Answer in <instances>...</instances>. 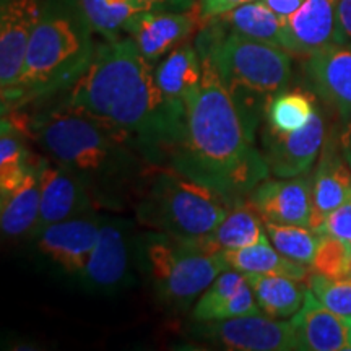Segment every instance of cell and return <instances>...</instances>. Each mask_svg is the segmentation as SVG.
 Segmentation results:
<instances>
[{
    "label": "cell",
    "mask_w": 351,
    "mask_h": 351,
    "mask_svg": "<svg viewBox=\"0 0 351 351\" xmlns=\"http://www.w3.org/2000/svg\"><path fill=\"white\" fill-rule=\"evenodd\" d=\"M142 254L158 296L176 307L187 306L228 270L221 252H205L195 243L163 232L145 236Z\"/></svg>",
    "instance_id": "obj_7"
},
{
    "label": "cell",
    "mask_w": 351,
    "mask_h": 351,
    "mask_svg": "<svg viewBox=\"0 0 351 351\" xmlns=\"http://www.w3.org/2000/svg\"><path fill=\"white\" fill-rule=\"evenodd\" d=\"M298 350L351 351V317L333 313L307 288L301 309L291 319Z\"/></svg>",
    "instance_id": "obj_18"
},
{
    "label": "cell",
    "mask_w": 351,
    "mask_h": 351,
    "mask_svg": "<svg viewBox=\"0 0 351 351\" xmlns=\"http://www.w3.org/2000/svg\"><path fill=\"white\" fill-rule=\"evenodd\" d=\"M93 33L78 0L44 3L26 51L19 85L2 103L3 112L72 86L93 60Z\"/></svg>",
    "instance_id": "obj_4"
},
{
    "label": "cell",
    "mask_w": 351,
    "mask_h": 351,
    "mask_svg": "<svg viewBox=\"0 0 351 351\" xmlns=\"http://www.w3.org/2000/svg\"><path fill=\"white\" fill-rule=\"evenodd\" d=\"M26 135L49 160L77 174L95 200L109 205L117 192L147 176V165H152L129 138L67 104L28 119Z\"/></svg>",
    "instance_id": "obj_3"
},
{
    "label": "cell",
    "mask_w": 351,
    "mask_h": 351,
    "mask_svg": "<svg viewBox=\"0 0 351 351\" xmlns=\"http://www.w3.org/2000/svg\"><path fill=\"white\" fill-rule=\"evenodd\" d=\"M339 145H340L341 155H343L345 161L348 163V166L351 168V121L346 122V124H345V129L340 135Z\"/></svg>",
    "instance_id": "obj_37"
},
{
    "label": "cell",
    "mask_w": 351,
    "mask_h": 351,
    "mask_svg": "<svg viewBox=\"0 0 351 351\" xmlns=\"http://www.w3.org/2000/svg\"><path fill=\"white\" fill-rule=\"evenodd\" d=\"M155 78L161 93L169 103L186 108L189 99L202 82V59L191 44L178 46L156 65Z\"/></svg>",
    "instance_id": "obj_22"
},
{
    "label": "cell",
    "mask_w": 351,
    "mask_h": 351,
    "mask_svg": "<svg viewBox=\"0 0 351 351\" xmlns=\"http://www.w3.org/2000/svg\"><path fill=\"white\" fill-rule=\"evenodd\" d=\"M202 19V7L200 10L192 8L187 12L147 10L132 16L124 32L145 59L155 64L178 46L187 43Z\"/></svg>",
    "instance_id": "obj_13"
},
{
    "label": "cell",
    "mask_w": 351,
    "mask_h": 351,
    "mask_svg": "<svg viewBox=\"0 0 351 351\" xmlns=\"http://www.w3.org/2000/svg\"><path fill=\"white\" fill-rule=\"evenodd\" d=\"M315 112V99L307 91H282L270 101L267 108V124L278 132H295L302 129Z\"/></svg>",
    "instance_id": "obj_26"
},
{
    "label": "cell",
    "mask_w": 351,
    "mask_h": 351,
    "mask_svg": "<svg viewBox=\"0 0 351 351\" xmlns=\"http://www.w3.org/2000/svg\"><path fill=\"white\" fill-rule=\"evenodd\" d=\"M339 44L351 47V0H339Z\"/></svg>",
    "instance_id": "obj_35"
},
{
    "label": "cell",
    "mask_w": 351,
    "mask_h": 351,
    "mask_svg": "<svg viewBox=\"0 0 351 351\" xmlns=\"http://www.w3.org/2000/svg\"><path fill=\"white\" fill-rule=\"evenodd\" d=\"M44 5L39 0H2L0 8V85L2 103L19 85L26 51L41 19Z\"/></svg>",
    "instance_id": "obj_9"
},
{
    "label": "cell",
    "mask_w": 351,
    "mask_h": 351,
    "mask_svg": "<svg viewBox=\"0 0 351 351\" xmlns=\"http://www.w3.org/2000/svg\"><path fill=\"white\" fill-rule=\"evenodd\" d=\"M145 2L148 3V7H150L152 10H156V8L166 5V3H171V5H174V0H145Z\"/></svg>",
    "instance_id": "obj_38"
},
{
    "label": "cell",
    "mask_w": 351,
    "mask_h": 351,
    "mask_svg": "<svg viewBox=\"0 0 351 351\" xmlns=\"http://www.w3.org/2000/svg\"><path fill=\"white\" fill-rule=\"evenodd\" d=\"M269 239L261 213L251 200H243L234 205L223 221L210 234L197 241L202 251L218 254L225 251L247 247Z\"/></svg>",
    "instance_id": "obj_20"
},
{
    "label": "cell",
    "mask_w": 351,
    "mask_h": 351,
    "mask_svg": "<svg viewBox=\"0 0 351 351\" xmlns=\"http://www.w3.org/2000/svg\"><path fill=\"white\" fill-rule=\"evenodd\" d=\"M319 234L332 236V238L351 243V197L328 215Z\"/></svg>",
    "instance_id": "obj_33"
},
{
    "label": "cell",
    "mask_w": 351,
    "mask_h": 351,
    "mask_svg": "<svg viewBox=\"0 0 351 351\" xmlns=\"http://www.w3.org/2000/svg\"><path fill=\"white\" fill-rule=\"evenodd\" d=\"M215 20H218L219 25L228 28V32L283 47L287 19L276 15L262 0L232 8Z\"/></svg>",
    "instance_id": "obj_24"
},
{
    "label": "cell",
    "mask_w": 351,
    "mask_h": 351,
    "mask_svg": "<svg viewBox=\"0 0 351 351\" xmlns=\"http://www.w3.org/2000/svg\"><path fill=\"white\" fill-rule=\"evenodd\" d=\"M251 2H256V0H202V15H204V19H217V16L232 10V8H238Z\"/></svg>",
    "instance_id": "obj_34"
},
{
    "label": "cell",
    "mask_w": 351,
    "mask_h": 351,
    "mask_svg": "<svg viewBox=\"0 0 351 351\" xmlns=\"http://www.w3.org/2000/svg\"><path fill=\"white\" fill-rule=\"evenodd\" d=\"M221 254L228 265V270H236L241 271V274L282 275L304 282L313 271L311 267L302 265L300 262L282 256L274 247V244L270 243V239L247 245V247L243 249H236V251H225Z\"/></svg>",
    "instance_id": "obj_23"
},
{
    "label": "cell",
    "mask_w": 351,
    "mask_h": 351,
    "mask_svg": "<svg viewBox=\"0 0 351 351\" xmlns=\"http://www.w3.org/2000/svg\"><path fill=\"white\" fill-rule=\"evenodd\" d=\"M307 282L311 291L324 306L343 317H351V275L330 278L311 271Z\"/></svg>",
    "instance_id": "obj_31"
},
{
    "label": "cell",
    "mask_w": 351,
    "mask_h": 351,
    "mask_svg": "<svg viewBox=\"0 0 351 351\" xmlns=\"http://www.w3.org/2000/svg\"><path fill=\"white\" fill-rule=\"evenodd\" d=\"M101 218L73 217L54 223L36 236L39 252L65 274L78 276L85 270L99 236Z\"/></svg>",
    "instance_id": "obj_14"
},
{
    "label": "cell",
    "mask_w": 351,
    "mask_h": 351,
    "mask_svg": "<svg viewBox=\"0 0 351 351\" xmlns=\"http://www.w3.org/2000/svg\"><path fill=\"white\" fill-rule=\"evenodd\" d=\"M245 282V274L236 270H225L219 274L215 282L205 289L204 295L197 301V304L192 311V317L197 322H208L215 319V314L218 313L219 307L230 300V298L238 291L241 285Z\"/></svg>",
    "instance_id": "obj_29"
},
{
    "label": "cell",
    "mask_w": 351,
    "mask_h": 351,
    "mask_svg": "<svg viewBox=\"0 0 351 351\" xmlns=\"http://www.w3.org/2000/svg\"><path fill=\"white\" fill-rule=\"evenodd\" d=\"M238 204L241 202L169 166L153 173L135 213L138 221L153 231L197 243L210 234Z\"/></svg>",
    "instance_id": "obj_6"
},
{
    "label": "cell",
    "mask_w": 351,
    "mask_h": 351,
    "mask_svg": "<svg viewBox=\"0 0 351 351\" xmlns=\"http://www.w3.org/2000/svg\"><path fill=\"white\" fill-rule=\"evenodd\" d=\"M199 54L202 82L186 101V132L169 158L171 168L212 186L234 202H243L265 181L270 168L254 148V138L212 57Z\"/></svg>",
    "instance_id": "obj_2"
},
{
    "label": "cell",
    "mask_w": 351,
    "mask_h": 351,
    "mask_svg": "<svg viewBox=\"0 0 351 351\" xmlns=\"http://www.w3.org/2000/svg\"><path fill=\"white\" fill-rule=\"evenodd\" d=\"M32 156L28 169L19 186L7 192L0 204V226L7 238H20L23 234H32L39 217L41 205V186H39V166L43 160L33 163Z\"/></svg>",
    "instance_id": "obj_21"
},
{
    "label": "cell",
    "mask_w": 351,
    "mask_h": 351,
    "mask_svg": "<svg viewBox=\"0 0 351 351\" xmlns=\"http://www.w3.org/2000/svg\"><path fill=\"white\" fill-rule=\"evenodd\" d=\"M39 186H41V205L36 226L32 236L64 219L82 217L96 204L86 184L65 166L52 160H43L39 166Z\"/></svg>",
    "instance_id": "obj_10"
},
{
    "label": "cell",
    "mask_w": 351,
    "mask_h": 351,
    "mask_svg": "<svg viewBox=\"0 0 351 351\" xmlns=\"http://www.w3.org/2000/svg\"><path fill=\"white\" fill-rule=\"evenodd\" d=\"M65 104L119 132L152 165L171 158L186 132V108L166 99L155 69L129 36L96 44Z\"/></svg>",
    "instance_id": "obj_1"
},
{
    "label": "cell",
    "mask_w": 351,
    "mask_h": 351,
    "mask_svg": "<svg viewBox=\"0 0 351 351\" xmlns=\"http://www.w3.org/2000/svg\"><path fill=\"white\" fill-rule=\"evenodd\" d=\"M313 178H280L262 181L249 195L263 221L309 226Z\"/></svg>",
    "instance_id": "obj_16"
},
{
    "label": "cell",
    "mask_w": 351,
    "mask_h": 351,
    "mask_svg": "<svg viewBox=\"0 0 351 351\" xmlns=\"http://www.w3.org/2000/svg\"><path fill=\"white\" fill-rule=\"evenodd\" d=\"M270 243L282 256L309 265L314 261L315 251L320 241V234L309 226L282 225V223L263 221Z\"/></svg>",
    "instance_id": "obj_27"
},
{
    "label": "cell",
    "mask_w": 351,
    "mask_h": 351,
    "mask_svg": "<svg viewBox=\"0 0 351 351\" xmlns=\"http://www.w3.org/2000/svg\"><path fill=\"white\" fill-rule=\"evenodd\" d=\"M262 2H265L276 15H280L282 19H288L302 5L304 0H262Z\"/></svg>",
    "instance_id": "obj_36"
},
{
    "label": "cell",
    "mask_w": 351,
    "mask_h": 351,
    "mask_svg": "<svg viewBox=\"0 0 351 351\" xmlns=\"http://www.w3.org/2000/svg\"><path fill=\"white\" fill-rule=\"evenodd\" d=\"M197 51L212 57L247 134L254 138L270 101L287 90L291 78L289 52L275 44L221 32L215 26L200 34Z\"/></svg>",
    "instance_id": "obj_5"
},
{
    "label": "cell",
    "mask_w": 351,
    "mask_h": 351,
    "mask_svg": "<svg viewBox=\"0 0 351 351\" xmlns=\"http://www.w3.org/2000/svg\"><path fill=\"white\" fill-rule=\"evenodd\" d=\"M326 140V127L322 116L315 109L311 121L295 132L263 130V158L270 173L278 178H296L307 174L313 168Z\"/></svg>",
    "instance_id": "obj_12"
},
{
    "label": "cell",
    "mask_w": 351,
    "mask_h": 351,
    "mask_svg": "<svg viewBox=\"0 0 351 351\" xmlns=\"http://www.w3.org/2000/svg\"><path fill=\"white\" fill-rule=\"evenodd\" d=\"M257 304L265 315L274 319L293 317L301 309L307 288L300 280L282 275L245 274Z\"/></svg>",
    "instance_id": "obj_25"
},
{
    "label": "cell",
    "mask_w": 351,
    "mask_h": 351,
    "mask_svg": "<svg viewBox=\"0 0 351 351\" xmlns=\"http://www.w3.org/2000/svg\"><path fill=\"white\" fill-rule=\"evenodd\" d=\"M351 168L341 155L340 145L328 138L324 145L317 169L313 176L309 228L319 234L333 210L350 199Z\"/></svg>",
    "instance_id": "obj_19"
},
{
    "label": "cell",
    "mask_w": 351,
    "mask_h": 351,
    "mask_svg": "<svg viewBox=\"0 0 351 351\" xmlns=\"http://www.w3.org/2000/svg\"><path fill=\"white\" fill-rule=\"evenodd\" d=\"M304 72L314 91L339 112L341 121H351V47L333 44L306 57Z\"/></svg>",
    "instance_id": "obj_17"
},
{
    "label": "cell",
    "mask_w": 351,
    "mask_h": 351,
    "mask_svg": "<svg viewBox=\"0 0 351 351\" xmlns=\"http://www.w3.org/2000/svg\"><path fill=\"white\" fill-rule=\"evenodd\" d=\"M129 267V223L121 218L101 219L98 241L85 270L77 278L88 291L112 293L124 285Z\"/></svg>",
    "instance_id": "obj_11"
},
{
    "label": "cell",
    "mask_w": 351,
    "mask_h": 351,
    "mask_svg": "<svg viewBox=\"0 0 351 351\" xmlns=\"http://www.w3.org/2000/svg\"><path fill=\"white\" fill-rule=\"evenodd\" d=\"M32 155L26 152L21 134L2 117L0 137V195L19 186L28 169Z\"/></svg>",
    "instance_id": "obj_28"
},
{
    "label": "cell",
    "mask_w": 351,
    "mask_h": 351,
    "mask_svg": "<svg viewBox=\"0 0 351 351\" xmlns=\"http://www.w3.org/2000/svg\"><path fill=\"white\" fill-rule=\"evenodd\" d=\"M192 0H174V5H179V7H184V5H189Z\"/></svg>",
    "instance_id": "obj_39"
},
{
    "label": "cell",
    "mask_w": 351,
    "mask_h": 351,
    "mask_svg": "<svg viewBox=\"0 0 351 351\" xmlns=\"http://www.w3.org/2000/svg\"><path fill=\"white\" fill-rule=\"evenodd\" d=\"M261 313L262 311L257 304L256 295H254L251 285L247 282V276H245V282L241 285L238 291H236L225 304L219 307V311L215 314L213 320L243 317V315H254Z\"/></svg>",
    "instance_id": "obj_32"
},
{
    "label": "cell",
    "mask_w": 351,
    "mask_h": 351,
    "mask_svg": "<svg viewBox=\"0 0 351 351\" xmlns=\"http://www.w3.org/2000/svg\"><path fill=\"white\" fill-rule=\"evenodd\" d=\"M339 0H304L285 23L283 49L289 54L311 56L339 44Z\"/></svg>",
    "instance_id": "obj_15"
},
{
    "label": "cell",
    "mask_w": 351,
    "mask_h": 351,
    "mask_svg": "<svg viewBox=\"0 0 351 351\" xmlns=\"http://www.w3.org/2000/svg\"><path fill=\"white\" fill-rule=\"evenodd\" d=\"M311 270L330 278H343L351 275V243L332 236L320 234Z\"/></svg>",
    "instance_id": "obj_30"
},
{
    "label": "cell",
    "mask_w": 351,
    "mask_h": 351,
    "mask_svg": "<svg viewBox=\"0 0 351 351\" xmlns=\"http://www.w3.org/2000/svg\"><path fill=\"white\" fill-rule=\"evenodd\" d=\"M200 337L236 351H289L298 350L291 320H275L262 314L223 320H208L195 330Z\"/></svg>",
    "instance_id": "obj_8"
}]
</instances>
